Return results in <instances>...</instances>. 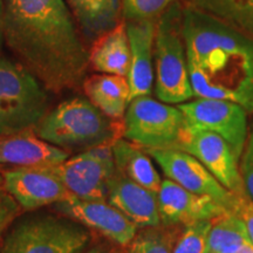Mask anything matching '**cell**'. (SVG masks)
Wrapping results in <instances>:
<instances>
[{"label": "cell", "mask_w": 253, "mask_h": 253, "mask_svg": "<svg viewBox=\"0 0 253 253\" xmlns=\"http://www.w3.org/2000/svg\"><path fill=\"white\" fill-rule=\"evenodd\" d=\"M4 40L48 90L84 84L88 52L63 0H5Z\"/></svg>", "instance_id": "1"}, {"label": "cell", "mask_w": 253, "mask_h": 253, "mask_svg": "<svg viewBox=\"0 0 253 253\" xmlns=\"http://www.w3.org/2000/svg\"><path fill=\"white\" fill-rule=\"evenodd\" d=\"M182 32L195 96L253 112V38L189 6L183 8Z\"/></svg>", "instance_id": "2"}, {"label": "cell", "mask_w": 253, "mask_h": 253, "mask_svg": "<svg viewBox=\"0 0 253 253\" xmlns=\"http://www.w3.org/2000/svg\"><path fill=\"white\" fill-rule=\"evenodd\" d=\"M34 132L63 150L86 151L121 138L123 125L104 115L88 99L72 97L47 113Z\"/></svg>", "instance_id": "3"}, {"label": "cell", "mask_w": 253, "mask_h": 253, "mask_svg": "<svg viewBox=\"0 0 253 253\" xmlns=\"http://www.w3.org/2000/svg\"><path fill=\"white\" fill-rule=\"evenodd\" d=\"M91 232L77 220L43 211L19 216L0 240V253H84Z\"/></svg>", "instance_id": "4"}, {"label": "cell", "mask_w": 253, "mask_h": 253, "mask_svg": "<svg viewBox=\"0 0 253 253\" xmlns=\"http://www.w3.org/2000/svg\"><path fill=\"white\" fill-rule=\"evenodd\" d=\"M48 108L47 88L20 62L0 58V137L34 130Z\"/></svg>", "instance_id": "5"}, {"label": "cell", "mask_w": 253, "mask_h": 253, "mask_svg": "<svg viewBox=\"0 0 253 253\" xmlns=\"http://www.w3.org/2000/svg\"><path fill=\"white\" fill-rule=\"evenodd\" d=\"M183 9L177 2L160 17L155 36V91L164 103H183L194 95L182 32Z\"/></svg>", "instance_id": "6"}, {"label": "cell", "mask_w": 253, "mask_h": 253, "mask_svg": "<svg viewBox=\"0 0 253 253\" xmlns=\"http://www.w3.org/2000/svg\"><path fill=\"white\" fill-rule=\"evenodd\" d=\"M188 129L189 123L178 107L151 99L149 95L129 102L123 122L125 137L144 150H182Z\"/></svg>", "instance_id": "7"}, {"label": "cell", "mask_w": 253, "mask_h": 253, "mask_svg": "<svg viewBox=\"0 0 253 253\" xmlns=\"http://www.w3.org/2000/svg\"><path fill=\"white\" fill-rule=\"evenodd\" d=\"M69 195L84 201H107L116 172L113 144L81 151L53 167Z\"/></svg>", "instance_id": "8"}, {"label": "cell", "mask_w": 253, "mask_h": 253, "mask_svg": "<svg viewBox=\"0 0 253 253\" xmlns=\"http://www.w3.org/2000/svg\"><path fill=\"white\" fill-rule=\"evenodd\" d=\"M191 126L212 131L224 138L240 160L248 138V110L225 100L198 99L178 104Z\"/></svg>", "instance_id": "9"}, {"label": "cell", "mask_w": 253, "mask_h": 253, "mask_svg": "<svg viewBox=\"0 0 253 253\" xmlns=\"http://www.w3.org/2000/svg\"><path fill=\"white\" fill-rule=\"evenodd\" d=\"M145 151L156 161L168 179L192 194L211 197L230 210L235 194L224 188L195 156L177 149Z\"/></svg>", "instance_id": "10"}, {"label": "cell", "mask_w": 253, "mask_h": 253, "mask_svg": "<svg viewBox=\"0 0 253 253\" xmlns=\"http://www.w3.org/2000/svg\"><path fill=\"white\" fill-rule=\"evenodd\" d=\"M182 150L197 158L230 192L244 194L245 186L238 167L239 160L230 144L219 135L189 125Z\"/></svg>", "instance_id": "11"}, {"label": "cell", "mask_w": 253, "mask_h": 253, "mask_svg": "<svg viewBox=\"0 0 253 253\" xmlns=\"http://www.w3.org/2000/svg\"><path fill=\"white\" fill-rule=\"evenodd\" d=\"M4 188L27 212L55 204L71 196L53 167L6 170Z\"/></svg>", "instance_id": "12"}, {"label": "cell", "mask_w": 253, "mask_h": 253, "mask_svg": "<svg viewBox=\"0 0 253 253\" xmlns=\"http://www.w3.org/2000/svg\"><path fill=\"white\" fill-rule=\"evenodd\" d=\"M54 209L120 246L128 245L137 232V226L107 201H84L69 196L55 203Z\"/></svg>", "instance_id": "13"}, {"label": "cell", "mask_w": 253, "mask_h": 253, "mask_svg": "<svg viewBox=\"0 0 253 253\" xmlns=\"http://www.w3.org/2000/svg\"><path fill=\"white\" fill-rule=\"evenodd\" d=\"M157 199L164 225H188L199 220H211L227 211L211 197L192 194L168 178L162 181Z\"/></svg>", "instance_id": "14"}, {"label": "cell", "mask_w": 253, "mask_h": 253, "mask_svg": "<svg viewBox=\"0 0 253 253\" xmlns=\"http://www.w3.org/2000/svg\"><path fill=\"white\" fill-rule=\"evenodd\" d=\"M157 23L155 20L126 21L130 66L126 75L130 88V101L149 95L154 84V45Z\"/></svg>", "instance_id": "15"}, {"label": "cell", "mask_w": 253, "mask_h": 253, "mask_svg": "<svg viewBox=\"0 0 253 253\" xmlns=\"http://www.w3.org/2000/svg\"><path fill=\"white\" fill-rule=\"evenodd\" d=\"M69 153L40 138L33 130L0 137V164L15 168L55 167Z\"/></svg>", "instance_id": "16"}, {"label": "cell", "mask_w": 253, "mask_h": 253, "mask_svg": "<svg viewBox=\"0 0 253 253\" xmlns=\"http://www.w3.org/2000/svg\"><path fill=\"white\" fill-rule=\"evenodd\" d=\"M107 202L141 229L162 224L157 194L130 181L118 171L110 183Z\"/></svg>", "instance_id": "17"}, {"label": "cell", "mask_w": 253, "mask_h": 253, "mask_svg": "<svg viewBox=\"0 0 253 253\" xmlns=\"http://www.w3.org/2000/svg\"><path fill=\"white\" fill-rule=\"evenodd\" d=\"M89 65L102 74L126 77L130 66V47L126 21L122 20L93 40L88 52Z\"/></svg>", "instance_id": "18"}, {"label": "cell", "mask_w": 253, "mask_h": 253, "mask_svg": "<svg viewBox=\"0 0 253 253\" xmlns=\"http://www.w3.org/2000/svg\"><path fill=\"white\" fill-rule=\"evenodd\" d=\"M84 94L100 112L110 119L125 116L130 102V88L126 77L113 74H94L84 79Z\"/></svg>", "instance_id": "19"}, {"label": "cell", "mask_w": 253, "mask_h": 253, "mask_svg": "<svg viewBox=\"0 0 253 253\" xmlns=\"http://www.w3.org/2000/svg\"><path fill=\"white\" fill-rule=\"evenodd\" d=\"M113 154L116 171L155 194L160 191L162 179L143 148L119 138L113 143Z\"/></svg>", "instance_id": "20"}, {"label": "cell", "mask_w": 253, "mask_h": 253, "mask_svg": "<svg viewBox=\"0 0 253 253\" xmlns=\"http://www.w3.org/2000/svg\"><path fill=\"white\" fill-rule=\"evenodd\" d=\"M73 12L88 39L95 40L122 19L120 0H68Z\"/></svg>", "instance_id": "21"}, {"label": "cell", "mask_w": 253, "mask_h": 253, "mask_svg": "<svg viewBox=\"0 0 253 253\" xmlns=\"http://www.w3.org/2000/svg\"><path fill=\"white\" fill-rule=\"evenodd\" d=\"M214 20L253 38V0H184Z\"/></svg>", "instance_id": "22"}, {"label": "cell", "mask_w": 253, "mask_h": 253, "mask_svg": "<svg viewBox=\"0 0 253 253\" xmlns=\"http://www.w3.org/2000/svg\"><path fill=\"white\" fill-rule=\"evenodd\" d=\"M251 242L243 220L227 210L211 219L207 253H226Z\"/></svg>", "instance_id": "23"}, {"label": "cell", "mask_w": 253, "mask_h": 253, "mask_svg": "<svg viewBox=\"0 0 253 253\" xmlns=\"http://www.w3.org/2000/svg\"><path fill=\"white\" fill-rule=\"evenodd\" d=\"M183 227L184 225L161 224L141 229L126 245V253H172Z\"/></svg>", "instance_id": "24"}, {"label": "cell", "mask_w": 253, "mask_h": 253, "mask_svg": "<svg viewBox=\"0 0 253 253\" xmlns=\"http://www.w3.org/2000/svg\"><path fill=\"white\" fill-rule=\"evenodd\" d=\"M175 0H122L121 11L125 21L155 20L160 18Z\"/></svg>", "instance_id": "25"}, {"label": "cell", "mask_w": 253, "mask_h": 253, "mask_svg": "<svg viewBox=\"0 0 253 253\" xmlns=\"http://www.w3.org/2000/svg\"><path fill=\"white\" fill-rule=\"evenodd\" d=\"M211 220H199L183 227L172 253H207Z\"/></svg>", "instance_id": "26"}, {"label": "cell", "mask_w": 253, "mask_h": 253, "mask_svg": "<svg viewBox=\"0 0 253 253\" xmlns=\"http://www.w3.org/2000/svg\"><path fill=\"white\" fill-rule=\"evenodd\" d=\"M242 163H240V175L244 182L245 192L253 201V123L246 138V143L243 150Z\"/></svg>", "instance_id": "27"}, {"label": "cell", "mask_w": 253, "mask_h": 253, "mask_svg": "<svg viewBox=\"0 0 253 253\" xmlns=\"http://www.w3.org/2000/svg\"><path fill=\"white\" fill-rule=\"evenodd\" d=\"M230 211L235 212L243 220L248 231L249 238L253 244V201L249 195L244 194L233 196Z\"/></svg>", "instance_id": "28"}, {"label": "cell", "mask_w": 253, "mask_h": 253, "mask_svg": "<svg viewBox=\"0 0 253 253\" xmlns=\"http://www.w3.org/2000/svg\"><path fill=\"white\" fill-rule=\"evenodd\" d=\"M23 211L18 202L6 191L5 188L0 189V235L20 216Z\"/></svg>", "instance_id": "29"}, {"label": "cell", "mask_w": 253, "mask_h": 253, "mask_svg": "<svg viewBox=\"0 0 253 253\" xmlns=\"http://www.w3.org/2000/svg\"><path fill=\"white\" fill-rule=\"evenodd\" d=\"M4 24H5V0H0V48L4 42Z\"/></svg>", "instance_id": "30"}, {"label": "cell", "mask_w": 253, "mask_h": 253, "mask_svg": "<svg viewBox=\"0 0 253 253\" xmlns=\"http://www.w3.org/2000/svg\"><path fill=\"white\" fill-rule=\"evenodd\" d=\"M226 253H253V244L251 242H249L246 243V244H243L242 246H239V248L231 250V251Z\"/></svg>", "instance_id": "31"}, {"label": "cell", "mask_w": 253, "mask_h": 253, "mask_svg": "<svg viewBox=\"0 0 253 253\" xmlns=\"http://www.w3.org/2000/svg\"><path fill=\"white\" fill-rule=\"evenodd\" d=\"M84 253H112V250L108 248L107 245L100 244V245H95L93 248L88 249L86 252Z\"/></svg>", "instance_id": "32"}, {"label": "cell", "mask_w": 253, "mask_h": 253, "mask_svg": "<svg viewBox=\"0 0 253 253\" xmlns=\"http://www.w3.org/2000/svg\"><path fill=\"white\" fill-rule=\"evenodd\" d=\"M4 188V172L0 171V189Z\"/></svg>", "instance_id": "33"}, {"label": "cell", "mask_w": 253, "mask_h": 253, "mask_svg": "<svg viewBox=\"0 0 253 253\" xmlns=\"http://www.w3.org/2000/svg\"><path fill=\"white\" fill-rule=\"evenodd\" d=\"M0 240H1V235H0Z\"/></svg>", "instance_id": "34"}, {"label": "cell", "mask_w": 253, "mask_h": 253, "mask_svg": "<svg viewBox=\"0 0 253 253\" xmlns=\"http://www.w3.org/2000/svg\"><path fill=\"white\" fill-rule=\"evenodd\" d=\"M112 253H113V251H112Z\"/></svg>", "instance_id": "35"}]
</instances>
